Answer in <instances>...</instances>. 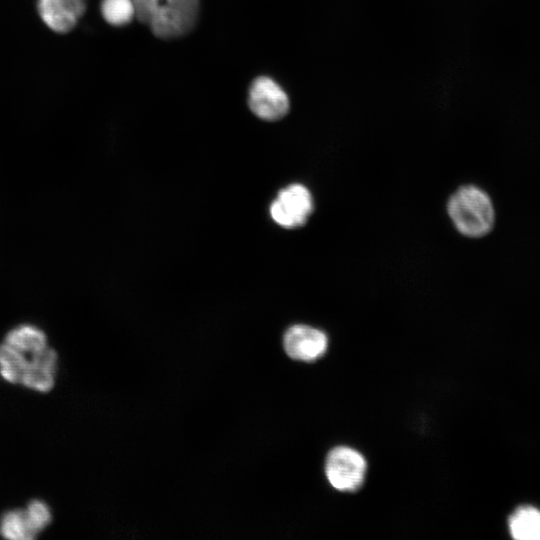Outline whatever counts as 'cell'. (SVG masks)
Listing matches in <instances>:
<instances>
[{"label":"cell","instance_id":"1","mask_svg":"<svg viewBox=\"0 0 540 540\" xmlns=\"http://www.w3.org/2000/svg\"><path fill=\"white\" fill-rule=\"evenodd\" d=\"M57 353L46 347L0 345V376L9 383L49 392L55 385Z\"/></svg>","mask_w":540,"mask_h":540},{"label":"cell","instance_id":"8","mask_svg":"<svg viewBox=\"0 0 540 540\" xmlns=\"http://www.w3.org/2000/svg\"><path fill=\"white\" fill-rule=\"evenodd\" d=\"M88 0H38L43 22L57 33L71 31L85 13Z\"/></svg>","mask_w":540,"mask_h":540},{"label":"cell","instance_id":"2","mask_svg":"<svg viewBox=\"0 0 540 540\" xmlns=\"http://www.w3.org/2000/svg\"><path fill=\"white\" fill-rule=\"evenodd\" d=\"M136 19L165 40L188 34L196 25L199 0H133Z\"/></svg>","mask_w":540,"mask_h":540},{"label":"cell","instance_id":"12","mask_svg":"<svg viewBox=\"0 0 540 540\" xmlns=\"http://www.w3.org/2000/svg\"><path fill=\"white\" fill-rule=\"evenodd\" d=\"M26 511L30 516L35 528L40 532L51 522V511L48 505L41 500L29 502Z\"/></svg>","mask_w":540,"mask_h":540},{"label":"cell","instance_id":"7","mask_svg":"<svg viewBox=\"0 0 540 540\" xmlns=\"http://www.w3.org/2000/svg\"><path fill=\"white\" fill-rule=\"evenodd\" d=\"M284 350L289 357L300 361H314L328 348L326 334L308 325L291 326L283 337Z\"/></svg>","mask_w":540,"mask_h":540},{"label":"cell","instance_id":"5","mask_svg":"<svg viewBox=\"0 0 540 540\" xmlns=\"http://www.w3.org/2000/svg\"><path fill=\"white\" fill-rule=\"evenodd\" d=\"M312 210V196L301 184H292L282 189L270 205L272 219L285 228L302 226Z\"/></svg>","mask_w":540,"mask_h":540},{"label":"cell","instance_id":"4","mask_svg":"<svg viewBox=\"0 0 540 540\" xmlns=\"http://www.w3.org/2000/svg\"><path fill=\"white\" fill-rule=\"evenodd\" d=\"M367 470L365 458L356 450L338 446L325 461V475L332 487L339 491H355L362 485Z\"/></svg>","mask_w":540,"mask_h":540},{"label":"cell","instance_id":"10","mask_svg":"<svg viewBox=\"0 0 540 540\" xmlns=\"http://www.w3.org/2000/svg\"><path fill=\"white\" fill-rule=\"evenodd\" d=\"M509 530L517 540H540V511L521 507L509 518Z\"/></svg>","mask_w":540,"mask_h":540},{"label":"cell","instance_id":"3","mask_svg":"<svg viewBox=\"0 0 540 540\" xmlns=\"http://www.w3.org/2000/svg\"><path fill=\"white\" fill-rule=\"evenodd\" d=\"M448 212L456 228L466 236H483L494 224L492 202L483 190L475 186L457 190L449 200Z\"/></svg>","mask_w":540,"mask_h":540},{"label":"cell","instance_id":"11","mask_svg":"<svg viewBox=\"0 0 540 540\" xmlns=\"http://www.w3.org/2000/svg\"><path fill=\"white\" fill-rule=\"evenodd\" d=\"M101 13L113 26L126 25L135 17L133 0H102Z\"/></svg>","mask_w":540,"mask_h":540},{"label":"cell","instance_id":"9","mask_svg":"<svg viewBox=\"0 0 540 540\" xmlns=\"http://www.w3.org/2000/svg\"><path fill=\"white\" fill-rule=\"evenodd\" d=\"M39 531L35 528L26 509L7 511L0 520V534L10 540H32Z\"/></svg>","mask_w":540,"mask_h":540},{"label":"cell","instance_id":"6","mask_svg":"<svg viewBox=\"0 0 540 540\" xmlns=\"http://www.w3.org/2000/svg\"><path fill=\"white\" fill-rule=\"evenodd\" d=\"M250 110L266 121H276L289 111V98L281 86L267 76H260L251 83L248 95Z\"/></svg>","mask_w":540,"mask_h":540}]
</instances>
